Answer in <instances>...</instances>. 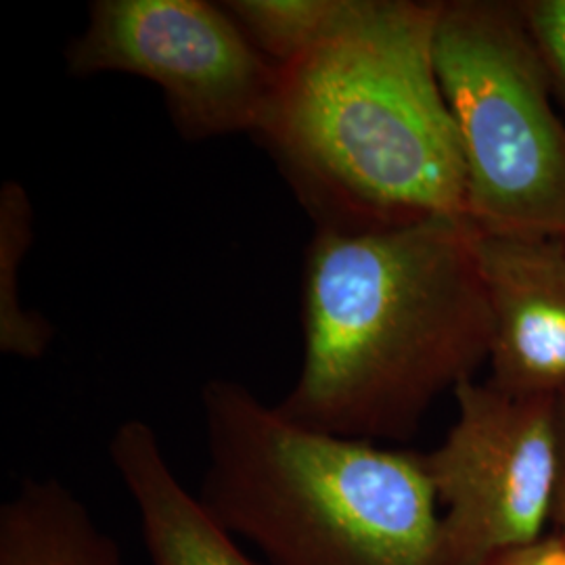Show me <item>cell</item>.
Segmentation results:
<instances>
[{
	"label": "cell",
	"mask_w": 565,
	"mask_h": 565,
	"mask_svg": "<svg viewBox=\"0 0 565 565\" xmlns=\"http://www.w3.org/2000/svg\"><path fill=\"white\" fill-rule=\"evenodd\" d=\"M463 216L315 231L303 260V359L277 408L356 440L411 438L488 361L490 312Z\"/></svg>",
	"instance_id": "1"
},
{
	"label": "cell",
	"mask_w": 565,
	"mask_h": 565,
	"mask_svg": "<svg viewBox=\"0 0 565 565\" xmlns=\"http://www.w3.org/2000/svg\"><path fill=\"white\" fill-rule=\"evenodd\" d=\"M440 0H352L335 32L279 67L252 135L315 231L463 216L461 142L434 60Z\"/></svg>",
	"instance_id": "2"
},
{
	"label": "cell",
	"mask_w": 565,
	"mask_h": 565,
	"mask_svg": "<svg viewBox=\"0 0 565 565\" xmlns=\"http://www.w3.org/2000/svg\"><path fill=\"white\" fill-rule=\"evenodd\" d=\"M200 499L268 565H443V518L425 457L317 431L247 385L202 387Z\"/></svg>",
	"instance_id": "3"
},
{
	"label": "cell",
	"mask_w": 565,
	"mask_h": 565,
	"mask_svg": "<svg viewBox=\"0 0 565 565\" xmlns=\"http://www.w3.org/2000/svg\"><path fill=\"white\" fill-rule=\"evenodd\" d=\"M434 60L478 231L565 237V120L520 0H440Z\"/></svg>",
	"instance_id": "4"
},
{
	"label": "cell",
	"mask_w": 565,
	"mask_h": 565,
	"mask_svg": "<svg viewBox=\"0 0 565 565\" xmlns=\"http://www.w3.org/2000/svg\"><path fill=\"white\" fill-rule=\"evenodd\" d=\"M65 63L74 78L128 74L153 82L191 142L254 135L279 82V65L223 2L207 0H95Z\"/></svg>",
	"instance_id": "5"
},
{
	"label": "cell",
	"mask_w": 565,
	"mask_h": 565,
	"mask_svg": "<svg viewBox=\"0 0 565 565\" xmlns=\"http://www.w3.org/2000/svg\"><path fill=\"white\" fill-rule=\"evenodd\" d=\"M457 419L424 455L443 518V565H492L545 543L555 513V398H525L469 380Z\"/></svg>",
	"instance_id": "6"
},
{
	"label": "cell",
	"mask_w": 565,
	"mask_h": 565,
	"mask_svg": "<svg viewBox=\"0 0 565 565\" xmlns=\"http://www.w3.org/2000/svg\"><path fill=\"white\" fill-rule=\"evenodd\" d=\"M476 231L490 312L488 384L513 396L565 392V237Z\"/></svg>",
	"instance_id": "7"
},
{
	"label": "cell",
	"mask_w": 565,
	"mask_h": 565,
	"mask_svg": "<svg viewBox=\"0 0 565 565\" xmlns=\"http://www.w3.org/2000/svg\"><path fill=\"white\" fill-rule=\"evenodd\" d=\"M109 461L137 509L151 565H268L245 555L200 494L186 490L147 422L116 427Z\"/></svg>",
	"instance_id": "8"
},
{
	"label": "cell",
	"mask_w": 565,
	"mask_h": 565,
	"mask_svg": "<svg viewBox=\"0 0 565 565\" xmlns=\"http://www.w3.org/2000/svg\"><path fill=\"white\" fill-rule=\"evenodd\" d=\"M0 565H121V557L67 486L25 478L0 507Z\"/></svg>",
	"instance_id": "9"
},
{
	"label": "cell",
	"mask_w": 565,
	"mask_h": 565,
	"mask_svg": "<svg viewBox=\"0 0 565 565\" xmlns=\"http://www.w3.org/2000/svg\"><path fill=\"white\" fill-rule=\"evenodd\" d=\"M28 191L18 181L0 189V350L23 361H39L53 342V324L20 300L21 264L34 233Z\"/></svg>",
	"instance_id": "10"
},
{
	"label": "cell",
	"mask_w": 565,
	"mask_h": 565,
	"mask_svg": "<svg viewBox=\"0 0 565 565\" xmlns=\"http://www.w3.org/2000/svg\"><path fill=\"white\" fill-rule=\"evenodd\" d=\"M226 11L247 39L279 67L329 39L352 0H228Z\"/></svg>",
	"instance_id": "11"
},
{
	"label": "cell",
	"mask_w": 565,
	"mask_h": 565,
	"mask_svg": "<svg viewBox=\"0 0 565 565\" xmlns=\"http://www.w3.org/2000/svg\"><path fill=\"white\" fill-rule=\"evenodd\" d=\"M520 7L565 114V0H520Z\"/></svg>",
	"instance_id": "12"
},
{
	"label": "cell",
	"mask_w": 565,
	"mask_h": 565,
	"mask_svg": "<svg viewBox=\"0 0 565 565\" xmlns=\"http://www.w3.org/2000/svg\"><path fill=\"white\" fill-rule=\"evenodd\" d=\"M557 408V438H559V482H557V499L553 520L559 530V541L565 543V392L555 398Z\"/></svg>",
	"instance_id": "13"
},
{
	"label": "cell",
	"mask_w": 565,
	"mask_h": 565,
	"mask_svg": "<svg viewBox=\"0 0 565 565\" xmlns=\"http://www.w3.org/2000/svg\"><path fill=\"white\" fill-rule=\"evenodd\" d=\"M548 543H551V539H546L545 543L532 546V548L522 551V553L509 555V557H505V559H501V562H497V564L492 565H543V559H545V553L546 548H548Z\"/></svg>",
	"instance_id": "14"
},
{
	"label": "cell",
	"mask_w": 565,
	"mask_h": 565,
	"mask_svg": "<svg viewBox=\"0 0 565 565\" xmlns=\"http://www.w3.org/2000/svg\"><path fill=\"white\" fill-rule=\"evenodd\" d=\"M543 565H565V543L559 541L557 536L551 539L548 548H546Z\"/></svg>",
	"instance_id": "15"
}]
</instances>
